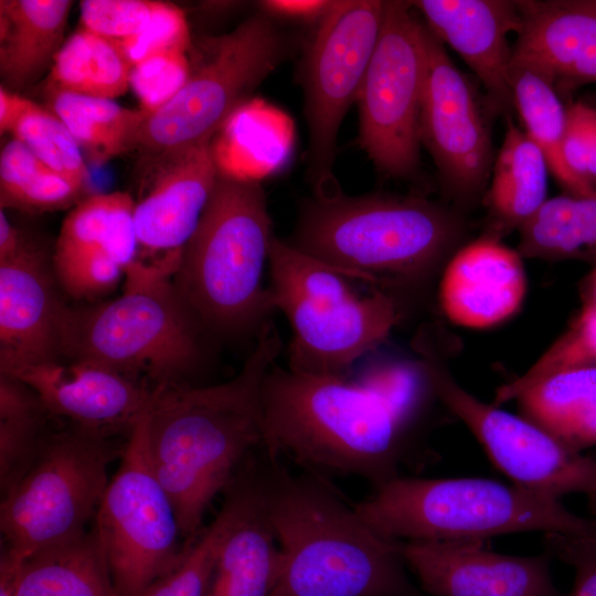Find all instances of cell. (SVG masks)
Masks as SVG:
<instances>
[{
	"instance_id": "1",
	"label": "cell",
	"mask_w": 596,
	"mask_h": 596,
	"mask_svg": "<svg viewBox=\"0 0 596 596\" xmlns=\"http://www.w3.org/2000/svg\"><path fill=\"white\" fill-rule=\"evenodd\" d=\"M281 349L268 321L240 373L210 386L153 387L147 451L167 492L184 546L200 535L204 513L254 449L264 447L262 385Z\"/></svg>"
},
{
	"instance_id": "2",
	"label": "cell",
	"mask_w": 596,
	"mask_h": 596,
	"mask_svg": "<svg viewBox=\"0 0 596 596\" xmlns=\"http://www.w3.org/2000/svg\"><path fill=\"white\" fill-rule=\"evenodd\" d=\"M263 493L280 549L269 596H422L398 540L373 530L326 481L262 453Z\"/></svg>"
},
{
	"instance_id": "3",
	"label": "cell",
	"mask_w": 596,
	"mask_h": 596,
	"mask_svg": "<svg viewBox=\"0 0 596 596\" xmlns=\"http://www.w3.org/2000/svg\"><path fill=\"white\" fill-rule=\"evenodd\" d=\"M467 232L458 207L421 195L353 196L340 188L306 199L286 242L351 279L394 295L432 281L464 245Z\"/></svg>"
},
{
	"instance_id": "4",
	"label": "cell",
	"mask_w": 596,
	"mask_h": 596,
	"mask_svg": "<svg viewBox=\"0 0 596 596\" xmlns=\"http://www.w3.org/2000/svg\"><path fill=\"white\" fill-rule=\"evenodd\" d=\"M264 449L307 472L355 476L374 489L401 476L408 436L370 392L345 377L272 365L262 385Z\"/></svg>"
},
{
	"instance_id": "5",
	"label": "cell",
	"mask_w": 596,
	"mask_h": 596,
	"mask_svg": "<svg viewBox=\"0 0 596 596\" xmlns=\"http://www.w3.org/2000/svg\"><path fill=\"white\" fill-rule=\"evenodd\" d=\"M182 249L124 268L121 295L85 307L63 306L58 354L93 363L152 387L180 383L198 371L205 333L178 295L172 276Z\"/></svg>"
},
{
	"instance_id": "6",
	"label": "cell",
	"mask_w": 596,
	"mask_h": 596,
	"mask_svg": "<svg viewBox=\"0 0 596 596\" xmlns=\"http://www.w3.org/2000/svg\"><path fill=\"white\" fill-rule=\"evenodd\" d=\"M258 178L219 172L196 230L172 276L181 300L205 333L259 334L275 311L263 273L274 238Z\"/></svg>"
},
{
	"instance_id": "7",
	"label": "cell",
	"mask_w": 596,
	"mask_h": 596,
	"mask_svg": "<svg viewBox=\"0 0 596 596\" xmlns=\"http://www.w3.org/2000/svg\"><path fill=\"white\" fill-rule=\"evenodd\" d=\"M352 504L373 530L398 541L485 542L522 532L596 536V520L561 500L485 478L398 476Z\"/></svg>"
},
{
	"instance_id": "8",
	"label": "cell",
	"mask_w": 596,
	"mask_h": 596,
	"mask_svg": "<svg viewBox=\"0 0 596 596\" xmlns=\"http://www.w3.org/2000/svg\"><path fill=\"white\" fill-rule=\"evenodd\" d=\"M268 291L292 330L288 369L344 377L402 319L396 296L375 288L358 295L343 273L274 236Z\"/></svg>"
},
{
	"instance_id": "9",
	"label": "cell",
	"mask_w": 596,
	"mask_h": 596,
	"mask_svg": "<svg viewBox=\"0 0 596 596\" xmlns=\"http://www.w3.org/2000/svg\"><path fill=\"white\" fill-rule=\"evenodd\" d=\"M181 89L146 115L132 149L148 162L168 152L211 143L230 117L288 57L290 42L274 18L259 11L212 39Z\"/></svg>"
},
{
	"instance_id": "10",
	"label": "cell",
	"mask_w": 596,
	"mask_h": 596,
	"mask_svg": "<svg viewBox=\"0 0 596 596\" xmlns=\"http://www.w3.org/2000/svg\"><path fill=\"white\" fill-rule=\"evenodd\" d=\"M73 425L51 433L21 480L2 496L4 545L23 560L86 532L109 483L108 466L125 446Z\"/></svg>"
},
{
	"instance_id": "11",
	"label": "cell",
	"mask_w": 596,
	"mask_h": 596,
	"mask_svg": "<svg viewBox=\"0 0 596 596\" xmlns=\"http://www.w3.org/2000/svg\"><path fill=\"white\" fill-rule=\"evenodd\" d=\"M406 1H384L383 21L359 92L358 146L386 178H412L421 161L426 25Z\"/></svg>"
},
{
	"instance_id": "12",
	"label": "cell",
	"mask_w": 596,
	"mask_h": 596,
	"mask_svg": "<svg viewBox=\"0 0 596 596\" xmlns=\"http://www.w3.org/2000/svg\"><path fill=\"white\" fill-rule=\"evenodd\" d=\"M383 13L381 0L331 1L306 50L301 85L312 194L340 189L334 177L338 136L349 108L356 103Z\"/></svg>"
},
{
	"instance_id": "13",
	"label": "cell",
	"mask_w": 596,
	"mask_h": 596,
	"mask_svg": "<svg viewBox=\"0 0 596 596\" xmlns=\"http://www.w3.org/2000/svg\"><path fill=\"white\" fill-rule=\"evenodd\" d=\"M416 347L438 401L467 426L513 485L554 500L582 494L596 513V456L575 451L521 415L472 395L450 374L427 333L419 336Z\"/></svg>"
},
{
	"instance_id": "14",
	"label": "cell",
	"mask_w": 596,
	"mask_h": 596,
	"mask_svg": "<svg viewBox=\"0 0 596 596\" xmlns=\"http://www.w3.org/2000/svg\"><path fill=\"white\" fill-rule=\"evenodd\" d=\"M98 531L117 596H143L173 568L187 546L173 505L155 476L147 451V416L129 435L97 514Z\"/></svg>"
},
{
	"instance_id": "15",
	"label": "cell",
	"mask_w": 596,
	"mask_h": 596,
	"mask_svg": "<svg viewBox=\"0 0 596 596\" xmlns=\"http://www.w3.org/2000/svg\"><path fill=\"white\" fill-rule=\"evenodd\" d=\"M425 43L421 143L433 158L448 194L458 204L468 205L483 193L494 161L485 111L488 105L480 102L475 86L427 25Z\"/></svg>"
},
{
	"instance_id": "16",
	"label": "cell",
	"mask_w": 596,
	"mask_h": 596,
	"mask_svg": "<svg viewBox=\"0 0 596 596\" xmlns=\"http://www.w3.org/2000/svg\"><path fill=\"white\" fill-rule=\"evenodd\" d=\"M483 542L398 541L406 566L433 596H566L551 573L553 557L501 554Z\"/></svg>"
},
{
	"instance_id": "17",
	"label": "cell",
	"mask_w": 596,
	"mask_h": 596,
	"mask_svg": "<svg viewBox=\"0 0 596 596\" xmlns=\"http://www.w3.org/2000/svg\"><path fill=\"white\" fill-rule=\"evenodd\" d=\"M0 373L33 389L51 415L109 436L129 437L151 406L150 384L88 362L56 360Z\"/></svg>"
},
{
	"instance_id": "18",
	"label": "cell",
	"mask_w": 596,
	"mask_h": 596,
	"mask_svg": "<svg viewBox=\"0 0 596 596\" xmlns=\"http://www.w3.org/2000/svg\"><path fill=\"white\" fill-rule=\"evenodd\" d=\"M511 65L532 71L564 100L596 83V0H521Z\"/></svg>"
},
{
	"instance_id": "19",
	"label": "cell",
	"mask_w": 596,
	"mask_h": 596,
	"mask_svg": "<svg viewBox=\"0 0 596 596\" xmlns=\"http://www.w3.org/2000/svg\"><path fill=\"white\" fill-rule=\"evenodd\" d=\"M145 168L135 209L138 245L150 253L182 249L219 178L211 143L164 153Z\"/></svg>"
},
{
	"instance_id": "20",
	"label": "cell",
	"mask_w": 596,
	"mask_h": 596,
	"mask_svg": "<svg viewBox=\"0 0 596 596\" xmlns=\"http://www.w3.org/2000/svg\"><path fill=\"white\" fill-rule=\"evenodd\" d=\"M412 6L434 35L450 46L481 82L490 111L507 115L514 110L508 35L519 28L517 1L418 0Z\"/></svg>"
},
{
	"instance_id": "21",
	"label": "cell",
	"mask_w": 596,
	"mask_h": 596,
	"mask_svg": "<svg viewBox=\"0 0 596 596\" xmlns=\"http://www.w3.org/2000/svg\"><path fill=\"white\" fill-rule=\"evenodd\" d=\"M53 265L25 242L0 262V372L61 360L58 321L64 300Z\"/></svg>"
},
{
	"instance_id": "22",
	"label": "cell",
	"mask_w": 596,
	"mask_h": 596,
	"mask_svg": "<svg viewBox=\"0 0 596 596\" xmlns=\"http://www.w3.org/2000/svg\"><path fill=\"white\" fill-rule=\"evenodd\" d=\"M260 460L251 454L226 486L230 519L207 596H269L277 579L280 549L263 493Z\"/></svg>"
},
{
	"instance_id": "23",
	"label": "cell",
	"mask_w": 596,
	"mask_h": 596,
	"mask_svg": "<svg viewBox=\"0 0 596 596\" xmlns=\"http://www.w3.org/2000/svg\"><path fill=\"white\" fill-rule=\"evenodd\" d=\"M525 292L521 254L487 235L464 244L445 265L439 281L446 317L473 329L508 320L520 309Z\"/></svg>"
},
{
	"instance_id": "24",
	"label": "cell",
	"mask_w": 596,
	"mask_h": 596,
	"mask_svg": "<svg viewBox=\"0 0 596 596\" xmlns=\"http://www.w3.org/2000/svg\"><path fill=\"white\" fill-rule=\"evenodd\" d=\"M72 6L70 0L0 1L2 86L17 93L52 66Z\"/></svg>"
},
{
	"instance_id": "25",
	"label": "cell",
	"mask_w": 596,
	"mask_h": 596,
	"mask_svg": "<svg viewBox=\"0 0 596 596\" xmlns=\"http://www.w3.org/2000/svg\"><path fill=\"white\" fill-rule=\"evenodd\" d=\"M549 174L541 150L521 127L509 121L485 198L488 207L485 235L501 240L530 220L547 200Z\"/></svg>"
},
{
	"instance_id": "26",
	"label": "cell",
	"mask_w": 596,
	"mask_h": 596,
	"mask_svg": "<svg viewBox=\"0 0 596 596\" xmlns=\"http://www.w3.org/2000/svg\"><path fill=\"white\" fill-rule=\"evenodd\" d=\"M17 596H117L96 526L25 558Z\"/></svg>"
},
{
	"instance_id": "27",
	"label": "cell",
	"mask_w": 596,
	"mask_h": 596,
	"mask_svg": "<svg viewBox=\"0 0 596 596\" xmlns=\"http://www.w3.org/2000/svg\"><path fill=\"white\" fill-rule=\"evenodd\" d=\"M521 416L566 447H596V366L551 375L517 400Z\"/></svg>"
},
{
	"instance_id": "28",
	"label": "cell",
	"mask_w": 596,
	"mask_h": 596,
	"mask_svg": "<svg viewBox=\"0 0 596 596\" xmlns=\"http://www.w3.org/2000/svg\"><path fill=\"white\" fill-rule=\"evenodd\" d=\"M519 232L522 257L596 265V189L547 199Z\"/></svg>"
},
{
	"instance_id": "29",
	"label": "cell",
	"mask_w": 596,
	"mask_h": 596,
	"mask_svg": "<svg viewBox=\"0 0 596 596\" xmlns=\"http://www.w3.org/2000/svg\"><path fill=\"white\" fill-rule=\"evenodd\" d=\"M131 68L116 41L82 28L64 41L55 55L49 89L114 99L130 87Z\"/></svg>"
},
{
	"instance_id": "30",
	"label": "cell",
	"mask_w": 596,
	"mask_h": 596,
	"mask_svg": "<svg viewBox=\"0 0 596 596\" xmlns=\"http://www.w3.org/2000/svg\"><path fill=\"white\" fill-rule=\"evenodd\" d=\"M50 110L66 126L82 152L102 164L132 150L146 113L120 106L113 99L50 91Z\"/></svg>"
},
{
	"instance_id": "31",
	"label": "cell",
	"mask_w": 596,
	"mask_h": 596,
	"mask_svg": "<svg viewBox=\"0 0 596 596\" xmlns=\"http://www.w3.org/2000/svg\"><path fill=\"white\" fill-rule=\"evenodd\" d=\"M136 201L127 192L85 196L64 219L57 251L102 249L124 268L137 257Z\"/></svg>"
},
{
	"instance_id": "32",
	"label": "cell",
	"mask_w": 596,
	"mask_h": 596,
	"mask_svg": "<svg viewBox=\"0 0 596 596\" xmlns=\"http://www.w3.org/2000/svg\"><path fill=\"white\" fill-rule=\"evenodd\" d=\"M51 415L39 395L18 377L0 373V488H13L34 464L51 433Z\"/></svg>"
},
{
	"instance_id": "33",
	"label": "cell",
	"mask_w": 596,
	"mask_h": 596,
	"mask_svg": "<svg viewBox=\"0 0 596 596\" xmlns=\"http://www.w3.org/2000/svg\"><path fill=\"white\" fill-rule=\"evenodd\" d=\"M513 109L522 130L543 153L550 173L564 193L586 195L563 158L567 106L555 89L532 71L510 66Z\"/></svg>"
},
{
	"instance_id": "34",
	"label": "cell",
	"mask_w": 596,
	"mask_h": 596,
	"mask_svg": "<svg viewBox=\"0 0 596 596\" xmlns=\"http://www.w3.org/2000/svg\"><path fill=\"white\" fill-rule=\"evenodd\" d=\"M84 190L54 172L12 138L0 153V204L26 212L54 211L77 204Z\"/></svg>"
},
{
	"instance_id": "35",
	"label": "cell",
	"mask_w": 596,
	"mask_h": 596,
	"mask_svg": "<svg viewBox=\"0 0 596 596\" xmlns=\"http://www.w3.org/2000/svg\"><path fill=\"white\" fill-rule=\"evenodd\" d=\"M353 382L373 394L407 435L438 401L427 366L421 358L375 361L365 366Z\"/></svg>"
},
{
	"instance_id": "36",
	"label": "cell",
	"mask_w": 596,
	"mask_h": 596,
	"mask_svg": "<svg viewBox=\"0 0 596 596\" xmlns=\"http://www.w3.org/2000/svg\"><path fill=\"white\" fill-rule=\"evenodd\" d=\"M9 132L54 172L87 189L89 172L83 152L52 110L22 97Z\"/></svg>"
},
{
	"instance_id": "37",
	"label": "cell",
	"mask_w": 596,
	"mask_h": 596,
	"mask_svg": "<svg viewBox=\"0 0 596 596\" xmlns=\"http://www.w3.org/2000/svg\"><path fill=\"white\" fill-rule=\"evenodd\" d=\"M590 366H596V309L582 306L566 330L525 372L496 391L492 404L517 400L551 375Z\"/></svg>"
},
{
	"instance_id": "38",
	"label": "cell",
	"mask_w": 596,
	"mask_h": 596,
	"mask_svg": "<svg viewBox=\"0 0 596 596\" xmlns=\"http://www.w3.org/2000/svg\"><path fill=\"white\" fill-rule=\"evenodd\" d=\"M230 510L225 502L198 539L185 549L181 561L155 581L143 596H207L217 551L227 528Z\"/></svg>"
},
{
	"instance_id": "39",
	"label": "cell",
	"mask_w": 596,
	"mask_h": 596,
	"mask_svg": "<svg viewBox=\"0 0 596 596\" xmlns=\"http://www.w3.org/2000/svg\"><path fill=\"white\" fill-rule=\"evenodd\" d=\"M52 265L60 288L76 300L109 292L124 275V266L102 249H54Z\"/></svg>"
},
{
	"instance_id": "40",
	"label": "cell",
	"mask_w": 596,
	"mask_h": 596,
	"mask_svg": "<svg viewBox=\"0 0 596 596\" xmlns=\"http://www.w3.org/2000/svg\"><path fill=\"white\" fill-rule=\"evenodd\" d=\"M190 62L184 51H169L134 65L130 87L139 99L140 110L150 115L166 105L184 85Z\"/></svg>"
},
{
	"instance_id": "41",
	"label": "cell",
	"mask_w": 596,
	"mask_h": 596,
	"mask_svg": "<svg viewBox=\"0 0 596 596\" xmlns=\"http://www.w3.org/2000/svg\"><path fill=\"white\" fill-rule=\"evenodd\" d=\"M157 3L150 0H84L79 3L82 28L119 43L149 24Z\"/></svg>"
},
{
	"instance_id": "42",
	"label": "cell",
	"mask_w": 596,
	"mask_h": 596,
	"mask_svg": "<svg viewBox=\"0 0 596 596\" xmlns=\"http://www.w3.org/2000/svg\"><path fill=\"white\" fill-rule=\"evenodd\" d=\"M563 158L585 194L592 193L596 189V106L567 105Z\"/></svg>"
},
{
	"instance_id": "43",
	"label": "cell",
	"mask_w": 596,
	"mask_h": 596,
	"mask_svg": "<svg viewBox=\"0 0 596 596\" xmlns=\"http://www.w3.org/2000/svg\"><path fill=\"white\" fill-rule=\"evenodd\" d=\"M189 43L190 33L182 10L173 3L158 1L149 24L137 35L118 44L134 66L160 53L185 52Z\"/></svg>"
},
{
	"instance_id": "44",
	"label": "cell",
	"mask_w": 596,
	"mask_h": 596,
	"mask_svg": "<svg viewBox=\"0 0 596 596\" xmlns=\"http://www.w3.org/2000/svg\"><path fill=\"white\" fill-rule=\"evenodd\" d=\"M543 542L547 554L574 568L573 586L566 596H596V538L546 533Z\"/></svg>"
},
{
	"instance_id": "45",
	"label": "cell",
	"mask_w": 596,
	"mask_h": 596,
	"mask_svg": "<svg viewBox=\"0 0 596 596\" xmlns=\"http://www.w3.org/2000/svg\"><path fill=\"white\" fill-rule=\"evenodd\" d=\"M260 11L272 18H288L306 21H316L328 10L331 1L321 0H267L259 2Z\"/></svg>"
},
{
	"instance_id": "46",
	"label": "cell",
	"mask_w": 596,
	"mask_h": 596,
	"mask_svg": "<svg viewBox=\"0 0 596 596\" xmlns=\"http://www.w3.org/2000/svg\"><path fill=\"white\" fill-rule=\"evenodd\" d=\"M23 558L4 545L0 557V596H17V584Z\"/></svg>"
},
{
	"instance_id": "47",
	"label": "cell",
	"mask_w": 596,
	"mask_h": 596,
	"mask_svg": "<svg viewBox=\"0 0 596 596\" xmlns=\"http://www.w3.org/2000/svg\"><path fill=\"white\" fill-rule=\"evenodd\" d=\"M25 244L21 233L8 220L4 211H0V262L7 260L22 248Z\"/></svg>"
},
{
	"instance_id": "48",
	"label": "cell",
	"mask_w": 596,
	"mask_h": 596,
	"mask_svg": "<svg viewBox=\"0 0 596 596\" xmlns=\"http://www.w3.org/2000/svg\"><path fill=\"white\" fill-rule=\"evenodd\" d=\"M22 96L4 86H0V132L10 131L13 120L17 117Z\"/></svg>"
},
{
	"instance_id": "49",
	"label": "cell",
	"mask_w": 596,
	"mask_h": 596,
	"mask_svg": "<svg viewBox=\"0 0 596 596\" xmlns=\"http://www.w3.org/2000/svg\"><path fill=\"white\" fill-rule=\"evenodd\" d=\"M579 297L582 306L596 309V265L582 279L579 285Z\"/></svg>"
}]
</instances>
